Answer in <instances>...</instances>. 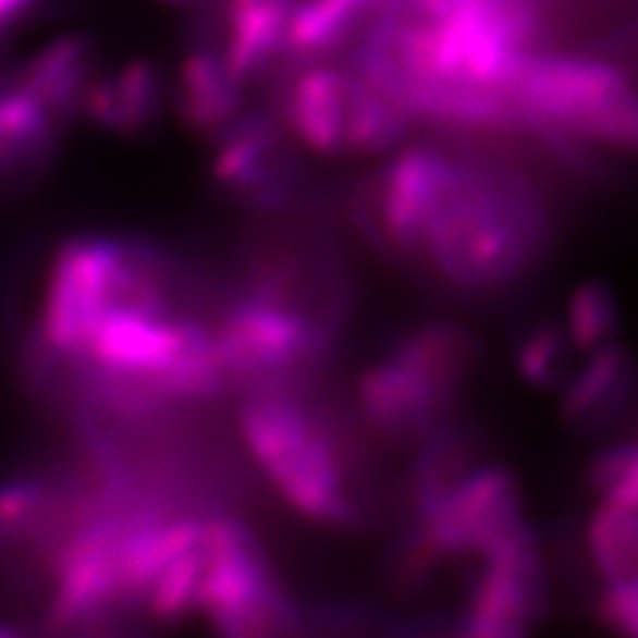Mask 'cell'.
Here are the masks:
<instances>
[{
  "label": "cell",
  "mask_w": 638,
  "mask_h": 638,
  "mask_svg": "<svg viewBox=\"0 0 638 638\" xmlns=\"http://www.w3.org/2000/svg\"><path fill=\"white\" fill-rule=\"evenodd\" d=\"M505 95L519 124L563 148L596 144L623 151L637 143L634 82L609 59L536 50Z\"/></svg>",
  "instance_id": "obj_3"
},
{
  "label": "cell",
  "mask_w": 638,
  "mask_h": 638,
  "mask_svg": "<svg viewBox=\"0 0 638 638\" xmlns=\"http://www.w3.org/2000/svg\"><path fill=\"white\" fill-rule=\"evenodd\" d=\"M524 519V490L515 471L484 462L415 524L451 561L481 557Z\"/></svg>",
  "instance_id": "obj_9"
},
{
  "label": "cell",
  "mask_w": 638,
  "mask_h": 638,
  "mask_svg": "<svg viewBox=\"0 0 638 638\" xmlns=\"http://www.w3.org/2000/svg\"><path fill=\"white\" fill-rule=\"evenodd\" d=\"M387 352L417 372L451 412L482 369L481 341L465 324L443 319L412 327Z\"/></svg>",
  "instance_id": "obj_13"
},
{
  "label": "cell",
  "mask_w": 638,
  "mask_h": 638,
  "mask_svg": "<svg viewBox=\"0 0 638 638\" xmlns=\"http://www.w3.org/2000/svg\"><path fill=\"white\" fill-rule=\"evenodd\" d=\"M587 550L603 584L637 580V507L600 501L587 525Z\"/></svg>",
  "instance_id": "obj_17"
},
{
  "label": "cell",
  "mask_w": 638,
  "mask_h": 638,
  "mask_svg": "<svg viewBox=\"0 0 638 638\" xmlns=\"http://www.w3.org/2000/svg\"><path fill=\"white\" fill-rule=\"evenodd\" d=\"M171 110V78L152 62L98 64L82 101L81 123L124 138L149 134Z\"/></svg>",
  "instance_id": "obj_12"
},
{
  "label": "cell",
  "mask_w": 638,
  "mask_h": 638,
  "mask_svg": "<svg viewBox=\"0 0 638 638\" xmlns=\"http://www.w3.org/2000/svg\"><path fill=\"white\" fill-rule=\"evenodd\" d=\"M586 487L600 501L638 507V453L635 442L600 449L586 467Z\"/></svg>",
  "instance_id": "obj_21"
},
{
  "label": "cell",
  "mask_w": 638,
  "mask_h": 638,
  "mask_svg": "<svg viewBox=\"0 0 638 638\" xmlns=\"http://www.w3.org/2000/svg\"><path fill=\"white\" fill-rule=\"evenodd\" d=\"M282 126L323 157L389 151L410 118L357 68L315 64L291 76L281 96Z\"/></svg>",
  "instance_id": "obj_6"
},
{
  "label": "cell",
  "mask_w": 638,
  "mask_h": 638,
  "mask_svg": "<svg viewBox=\"0 0 638 638\" xmlns=\"http://www.w3.org/2000/svg\"><path fill=\"white\" fill-rule=\"evenodd\" d=\"M211 174L225 196L256 210L290 205L298 186V168L272 115L247 109L213 140Z\"/></svg>",
  "instance_id": "obj_8"
},
{
  "label": "cell",
  "mask_w": 638,
  "mask_h": 638,
  "mask_svg": "<svg viewBox=\"0 0 638 638\" xmlns=\"http://www.w3.org/2000/svg\"><path fill=\"white\" fill-rule=\"evenodd\" d=\"M389 0H295L287 52L318 58L367 29Z\"/></svg>",
  "instance_id": "obj_16"
},
{
  "label": "cell",
  "mask_w": 638,
  "mask_h": 638,
  "mask_svg": "<svg viewBox=\"0 0 638 638\" xmlns=\"http://www.w3.org/2000/svg\"><path fill=\"white\" fill-rule=\"evenodd\" d=\"M479 559L481 572L457 619L459 634L470 638L529 635L548 609L547 573L536 533L524 519Z\"/></svg>",
  "instance_id": "obj_7"
},
{
  "label": "cell",
  "mask_w": 638,
  "mask_h": 638,
  "mask_svg": "<svg viewBox=\"0 0 638 638\" xmlns=\"http://www.w3.org/2000/svg\"><path fill=\"white\" fill-rule=\"evenodd\" d=\"M572 348L564 324L544 319L516 339L511 360L524 383L536 391H553L561 389L569 375Z\"/></svg>",
  "instance_id": "obj_19"
},
{
  "label": "cell",
  "mask_w": 638,
  "mask_h": 638,
  "mask_svg": "<svg viewBox=\"0 0 638 638\" xmlns=\"http://www.w3.org/2000/svg\"><path fill=\"white\" fill-rule=\"evenodd\" d=\"M66 124L34 91L20 62L0 66V188L29 185L58 157Z\"/></svg>",
  "instance_id": "obj_10"
},
{
  "label": "cell",
  "mask_w": 638,
  "mask_h": 638,
  "mask_svg": "<svg viewBox=\"0 0 638 638\" xmlns=\"http://www.w3.org/2000/svg\"><path fill=\"white\" fill-rule=\"evenodd\" d=\"M211 324L231 385L247 391L298 383L324 363L341 334L300 302L247 275Z\"/></svg>",
  "instance_id": "obj_4"
},
{
  "label": "cell",
  "mask_w": 638,
  "mask_h": 638,
  "mask_svg": "<svg viewBox=\"0 0 638 638\" xmlns=\"http://www.w3.org/2000/svg\"><path fill=\"white\" fill-rule=\"evenodd\" d=\"M547 242L543 205L522 177L445 151L414 253L442 284L465 295L510 290Z\"/></svg>",
  "instance_id": "obj_1"
},
{
  "label": "cell",
  "mask_w": 638,
  "mask_h": 638,
  "mask_svg": "<svg viewBox=\"0 0 638 638\" xmlns=\"http://www.w3.org/2000/svg\"><path fill=\"white\" fill-rule=\"evenodd\" d=\"M634 381V360L621 344L610 343L589 353L587 363L561 385V420L578 433L606 428L624 412Z\"/></svg>",
  "instance_id": "obj_14"
},
{
  "label": "cell",
  "mask_w": 638,
  "mask_h": 638,
  "mask_svg": "<svg viewBox=\"0 0 638 638\" xmlns=\"http://www.w3.org/2000/svg\"><path fill=\"white\" fill-rule=\"evenodd\" d=\"M481 463H484L482 440L468 426L449 420L420 440V451L412 465L410 476L414 519L428 515Z\"/></svg>",
  "instance_id": "obj_15"
},
{
  "label": "cell",
  "mask_w": 638,
  "mask_h": 638,
  "mask_svg": "<svg viewBox=\"0 0 638 638\" xmlns=\"http://www.w3.org/2000/svg\"><path fill=\"white\" fill-rule=\"evenodd\" d=\"M619 323V300L609 282L587 279L572 291L564 330L573 349L591 353L615 343Z\"/></svg>",
  "instance_id": "obj_18"
},
{
  "label": "cell",
  "mask_w": 638,
  "mask_h": 638,
  "mask_svg": "<svg viewBox=\"0 0 638 638\" xmlns=\"http://www.w3.org/2000/svg\"><path fill=\"white\" fill-rule=\"evenodd\" d=\"M238 428L256 467L291 510L338 529L363 522L366 507L352 440L298 383L248 391Z\"/></svg>",
  "instance_id": "obj_2"
},
{
  "label": "cell",
  "mask_w": 638,
  "mask_h": 638,
  "mask_svg": "<svg viewBox=\"0 0 638 638\" xmlns=\"http://www.w3.org/2000/svg\"><path fill=\"white\" fill-rule=\"evenodd\" d=\"M594 619L610 635L637 638L638 581L603 584V591L596 598Z\"/></svg>",
  "instance_id": "obj_22"
},
{
  "label": "cell",
  "mask_w": 638,
  "mask_h": 638,
  "mask_svg": "<svg viewBox=\"0 0 638 638\" xmlns=\"http://www.w3.org/2000/svg\"><path fill=\"white\" fill-rule=\"evenodd\" d=\"M47 0H0V48L11 44L44 11Z\"/></svg>",
  "instance_id": "obj_23"
},
{
  "label": "cell",
  "mask_w": 638,
  "mask_h": 638,
  "mask_svg": "<svg viewBox=\"0 0 638 638\" xmlns=\"http://www.w3.org/2000/svg\"><path fill=\"white\" fill-rule=\"evenodd\" d=\"M196 621L225 637H284L300 629V612L261 541L222 511H211L206 522Z\"/></svg>",
  "instance_id": "obj_5"
},
{
  "label": "cell",
  "mask_w": 638,
  "mask_h": 638,
  "mask_svg": "<svg viewBox=\"0 0 638 638\" xmlns=\"http://www.w3.org/2000/svg\"><path fill=\"white\" fill-rule=\"evenodd\" d=\"M355 403L367 428L389 442H420L453 420L425 381L389 352L358 377Z\"/></svg>",
  "instance_id": "obj_11"
},
{
  "label": "cell",
  "mask_w": 638,
  "mask_h": 638,
  "mask_svg": "<svg viewBox=\"0 0 638 638\" xmlns=\"http://www.w3.org/2000/svg\"><path fill=\"white\" fill-rule=\"evenodd\" d=\"M445 563L447 557L439 547L414 524L387 553L383 577L395 594L414 598L426 591Z\"/></svg>",
  "instance_id": "obj_20"
}]
</instances>
